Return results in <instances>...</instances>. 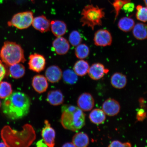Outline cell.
Segmentation results:
<instances>
[{
	"mask_svg": "<svg viewBox=\"0 0 147 147\" xmlns=\"http://www.w3.org/2000/svg\"><path fill=\"white\" fill-rule=\"evenodd\" d=\"M31 105L28 95L22 92H14L4 99L1 105L2 110L7 118L18 120L28 115Z\"/></svg>",
	"mask_w": 147,
	"mask_h": 147,
	"instance_id": "cell-1",
	"label": "cell"
},
{
	"mask_svg": "<svg viewBox=\"0 0 147 147\" xmlns=\"http://www.w3.org/2000/svg\"><path fill=\"white\" fill-rule=\"evenodd\" d=\"M1 136L7 147H28L36 138L34 128L28 124L24 126L21 131L13 129L8 126H5L1 130Z\"/></svg>",
	"mask_w": 147,
	"mask_h": 147,
	"instance_id": "cell-2",
	"label": "cell"
},
{
	"mask_svg": "<svg viewBox=\"0 0 147 147\" xmlns=\"http://www.w3.org/2000/svg\"><path fill=\"white\" fill-rule=\"evenodd\" d=\"M61 112L60 122L65 129L77 132L85 125V114L78 107L64 105Z\"/></svg>",
	"mask_w": 147,
	"mask_h": 147,
	"instance_id": "cell-3",
	"label": "cell"
},
{
	"mask_svg": "<svg viewBox=\"0 0 147 147\" xmlns=\"http://www.w3.org/2000/svg\"><path fill=\"white\" fill-rule=\"evenodd\" d=\"M0 58L2 61L9 66L26 61L22 48L13 42H5L0 51Z\"/></svg>",
	"mask_w": 147,
	"mask_h": 147,
	"instance_id": "cell-4",
	"label": "cell"
},
{
	"mask_svg": "<svg viewBox=\"0 0 147 147\" xmlns=\"http://www.w3.org/2000/svg\"><path fill=\"white\" fill-rule=\"evenodd\" d=\"M80 22L83 26H87L94 30L95 26L102 25V20L105 16L104 9L93 5H86L82 9Z\"/></svg>",
	"mask_w": 147,
	"mask_h": 147,
	"instance_id": "cell-5",
	"label": "cell"
},
{
	"mask_svg": "<svg viewBox=\"0 0 147 147\" xmlns=\"http://www.w3.org/2000/svg\"><path fill=\"white\" fill-rule=\"evenodd\" d=\"M34 18V13L31 11L18 13L13 16L8 25L21 30L27 29L32 25Z\"/></svg>",
	"mask_w": 147,
	"mask_h": 147,
	"instance_id": "cell-6",
	"label": "cell"
},
{
	"mask_svg": "<svg viewBox=\"0 0 147 147\" xmlns=\"http://www.w3.org/2000/svg\"><path fill=\"white\" fill-rule=\"evenodd\" d=\"M93 40L95 45L105 47L111 45L113 38L109 31L106 29H100L95 33Z\"/></svg>",
	"mask_w": 147,
	"mask_h": 147,
	"instance_id": "cell-7",
	"label": "cell"
},
{
	"mask_svg": "<svg viewBox=\"0 0 147 147\" xmlns=\"http://www.w3.org/2000/svg\"><path fill=\"white\" fill-rule=\"evenodd\" d=\"M28 66L29 69L36 73H40L45 69L46 60L41 54L34 53L29 57Z\"/></svg>",
	"mask_w": 147,
	"mask_h": 147,
	"instance_id": "cell-8",
	"label": "cell"
},
{
	"mask_svg": "<svg viewBox=\"0 0 147 147\" xmlns=\"http://www.w3.org/2000/svg\"><path fill=\"white\" fill-rule=\"evenodd\" d=\"M45 127L42 129L41 132L42 137L47 146L54 147L55 144L56 132L54 129L51 127L48 121L45 120Z\"/></svg>",
	"mask_w": 147,
	"mask_h": 147,
	"instance_id": "cell-9",
	"label": "cell"
},
{
	"mask_svg": "<svg viewBox=\"0 0 147 147\" xmlns=\"http://www.w3.org/2000/svg\"><path fill=\"white\" fill-rule=\"evenodd\" d=\"M78 107L83 111H89L93 109L95 100L92 95L89 93L82 94L77 100Z\"/></svg>",
	"mask_w": 147,
	"mask_h": 147,
	"instance_id": "cell-10",
	"label": "cell"
},
{
	"mask_svg": "<svg viewBox=\"0 0 147 147\" xmlns=\"http://www.w3.org/2000/svg\"><path fill=\"white\" fill-rule=\"evenodd\" d=\"M102 110L107 115L114 117L118 115L121 110V106L118 101L109 98L104 101L102 105Z\"/></svg>",
	"mask_w": 147,
	"mask_h": 147,
	"instance_id": "cell-11",
	"label": "cell"
},
{
	"mask_svg": "<svg viewBox=\"0 0 147 147\" xmlns=\"http://www.w3.org/2000/svg\"><path fill=\"white\" fill-rule=\"evenodd\" d=\"M109 70L106 69L103 64L100 63H94L89 67L88 74L92 80H97L103 78L104 75L109 72Z\"/></svg>",
	"mask_w": 147,
	"mask_h": 147,
	"instance_id": "cell-12",
	"label": "cell"
},
{
	"mask_svg": "<svg viewBox=\"0 0 147 147\" xmlns=\"http://www.w3.org/2000/svg\"><path fill=\"white\" fill-rule=\"evenodd\" d=\"M52 46L57 54L63 55L67 54L70 49L68 41L62 36L58 37L54 40Z\"/></svg>",
	"mask_w": 147,
	"mask_h": 147,
	"instance_id": "cell-13",
	"label": "cell"
},
{
	"mask_svg": "<svg viewBox=\"0 0 147 147\" xmlns=\"http://www.w3.org/2000/svg\"><path fill=\"white\" fill-rule=\"evenodd\" d=\"M32 25L35 29L41 33L47 32L50 30V20L44 15L34 18Z\"/></svg>",
	"mask_w": 147,
	"mask_h": 147,
	"instance_id": "cell-14",
	"label": "cell"
},
{
	"mask_svg": "<svg viewBox=\"0 0 147 147\" xmlns=\"http://www.w3.org/2000/svg\"><path fill=\"white\" fill-rule=\"evenodd\" d=\"M62 74V70L58 66L53 65L49 66L46 69L45 76L49 82L55 83L61 80Z\"/></svg>",
	"mask_w": 147,
	"mask_h": 147,
	"instance_id": "cell-15",
	"label": "cell"
},
{
	"mask_svg": "<svg viewBox=\"0 0 147 147\" xmlns=\"http://www.w3.org/2000/svg\"><path fill=\"white\" fill-rule=\"evenodd\" d=\"M32 85L34 90L40 94L45 92L49 87L47 78L41 75H37L34 77Z\"/></svg>",
	"mask_w": 147,
	"mask_h": 147,
	"instance_id": "cell-16",
	"label": "cell"
},
{
	"mask_svg": "<svg viewBox=\"0 0 147 147\" xmlns=\"http://www.w3.org/2000/svg\"><path fill=\"white\" fill-rule=\"evenodd\" d=\"M51 32L55 36H62L66 34L67 30V24L61 20H55L51 22Z\"/></svg>",
	"mask_w": 147,
	"mask_h": 147,
	"instance_id": "cell-17",
	"label": "cell"
},
{
	"mask_svg": "<svg viewBox=\"0 0 147 147\" xmlns=\"http://www.w3.org/2000/svg\"><path fill=\"white\" fill-rule=\"evenodd\" d=\"M47 100V102L51 105L57 106L63 103L64 97L60 90H53L49 91L48 93Z\"/></svg>",
	"mask_w": 147,
	"mask_h": 147,
	"instance_id": "cell-18",
	"label": "cell"
},
{
	"mask_svg": "<svg viewBox=\"0 0 147 147\" xmlns=\"http://www.w3.org/2000/svg\"><path fill=\"white\" fill-rule=\"evenodd\" d=\"M112 86L116 89H121L124 88L127 84V78L126 75L119 72H116L112 75L110 78Z\"/></svg>",
	"mask_w": 147,
	"mask_h": 147,
	"instance_id": "cell-19",
	"label": "cell"
},
{
	"mask_svg": "<svg viewBox=\"0 0 147 147\" xmlns=\"http://www.w3.org/2000/svg\"><path fill=\"white\" fill-rule=\"evenodd\" d=\"M133 34L134 37L140 40L147 38V25L146 24L139 23L134 26Z\"/></svg>",
	"mask_w": 147,
	"mask_h": 147,
	"instance_id": "cell-20",
	"label": "cell"
},
{
	"mask_svg": "<svg viewBox=\"0 0 147 147\" xmlns=\"http://www.w3.org/2000/svg\"><path fill=\"white\" fill-rule=\"evenodd\" d=\"M105 113L102 110L98 108L92 110L89 115L91 122L96 125L103 123L106 119Z\"/></svg>",
	"mask_w": 147,
	"mask_h": 147,
	"instance_id": "cell-21",
	"label": "cell"
},
{
	"mask_svg": "<svg viewBox=\"0 0 147 147\" xmlns=\"http://www.w3.org/2000/svg\"><path fill=\"white\" fill-rule=\"evenodd\" d=\"M72 142L75 147H86L89 144V137L84 132H79L73 136Z\"/></svg>",
	"mask_w": 147,
	"mask_h": 147,
	"instance_id": "cell-22",
	"label": "cell"
},
{
	"mask_svg": "<svg viewBox=\"0 0 147 147\" xmlns=\"http://www.w3.org/2000/svg\"><path fill=\"white\" fill-rule=\"evenodd\" d=\"M9 73L13 78L18 79L22 78L25 73L24 66L21 63H16L9 66Z\"/></svg>",
	"mask_w": 147,
	"mask_h": 147,
	"instance_id": "cell-23",
	"label": "cell"
},
{
	"mask_svg": "<svg viewBox=\"0 0 147 147\" xmlns=\"http://www.w3.org/2000/svg\"><path fill=\"white\" fill-rule=\"evenodd\" d=\"M89 67V63L87 61L81 59L74 64L73 70L78 76L82 77L87 74Z\"/></svg>",
	"mask_w": 147,
	"mask_h": 147,
	"instance_id": "cell-24",
	"label": "cell"
},
{
	"mask_svg": "<svg viewBox=\"0 0 147 147\" xmlns=\"http://www.w3.org/2000/svg\"><path fill=\"white\" fill-rule=\"evenodd\" d=\"M135 25V21L130 17L122 18L119 20L118 23L119 29L123 32H126L131 30Z\"/></svg>",
	"mask_w": 147,
	"mask_h": 147,
	"instance_id": "cell-25",
	"label": "cell"
},
{
	"mask_svg": "<svg viewBox=\"0 0 147 147\" xmlns=\"http://www.w3.org/2000/svg\"><path fill=\"white\" fill-rule=\"evenodd\" d=\"M63 80L66 84L73 85L76 83L78 80V75L74 71L70 69L65 70L62 74Z\"/></svg>",
	"mask_w": 147,
	"mask_h": 147,
	"instance_id": "cell-26",
	"label": "cell"
},
{
	"mask_svg": "<svg viewBox=\"0 0 147 147\" xmlns=\"http://www.w3.org/2000/svg\"><path fill=\"white\" fill-rule=\"evenodd\" d=\"M90 49L85 44H80L76 46L75 49V55L77 58L80 59L87 58L90 54Z\"/></svg>",
	"mask_w": 147,
	"mask_h": 147,
	"instance_id": "cell-27",
	"label": "cell"
},
{
	"mask_svg": "<svg viewBox=\"0 0 147 147\" xmlns=\"http://www.w3.org/2000/svg\"><path fill=\"white\" fill-rule=\"evenodd\" d=\"M12 93V86L9 83L2 81L0 83V98L4 99Z\"/></svg>",
	"mask_w": 147,
	"mask_h": 147,
	"instance_id": "cell-28",
	"label": "cell"
},
{
	"mask_svg": "<svg viewBox=\"0 0 147 147\" xmlns=\"http://www.w3.org/2000/svg\"><path fill=\"white\" fill-rule=\"evenodd\" d=\"M69 41L74 47L80 45L82 42V38L80 33L77 30L72 31L69 35Z\"/></svg>",
	"mask_w": 147,
	"mask_h": 147,
	"instance_id": "cell-29",
	"label": "cell"
},
{
	"mask_svg": "<svg viewBox=\"0 0 147 147\" xmlns=\"http://www.w3.org/2000/svg\"><path fill=\"white\" fill-rule=\"evenodd\" d=\"M136 18L137 19L143 22H147V7H143L138 5L136 7Z\"/></svg>",
	"mask_w": 147,
	"mask_h": 147,
	"instance_id": "cell-30",
	"label": "cell"
},
{
	"mask_svg": "<svg viewBox=\"0 0 147 147\" xmlns=\"http://www.w3.org/2000/svg\"><path fill=\"white\" fill-rule=\"evenodd\" d=\"M131 0H114L112 3L114 9L115 13V21L117 20L119 15V12L124 5L127 3L131 1Z\"/></svg>",
	"mask_w": 147,
	"mask_h": 147,
	"instance_id": "cell-31",
	"label": "cell"
},
{
	"mask_svg": "<svg viewBox=\"0 0 147 147\" xmlns=\"http://www.w3.org/2000/svg\"><path fill=\"white\" fill-rule=\"evenodd\" d=\"M131 143L129 142L122 143L118 140H115L110 143L108 147H131Z\"/></svg>",
	"mask_w": 147,
	"mask_h": 147,
	"instance_id": "cell-32",
	"label": "cell"
},
{
	"mask_svg": "<svg viewBox=\"0 0 147 147\" xmlns=\"http://www.w3.org/2000/svg\"><path fill=\"white\" fill-rule=\"evenodd\" d=\"M135 8V4L130 1L125 4L122 9L126 13L129 14L133 11Z\"/></svg>",
	"mask_w": 147,
	"mask_h": 147,
	"instance_id": "cell-33",
	"label": "cell"
},
{
	"mask_svg": "<svg viewBox=\"0 0 147 147\" xmlns=\"http://www.w3.org/2000/svg\"><path fill=\"white\" fill-rule=\"evenodd\" d=\"M7 71L5 66L0 61V83L4 78L6 74Z\"/></svg>",
	"mask_w": 147,
	"mask_h": 147,
	"instance_id": "cell-34",
	"label": "cell"
},
{
	"mask_svg": "<svg viewBox=\"0 0 147 147\" xmlns=\"http://www.w3.org/2000/svg\"><path fill=\"white\" fill-rule=\"evenodd\" d=\"M146 113L144 109L139 110L137 115V118L139 121H142L146 117Z\"/></svg>",
	"mask_w": 147,
	"mask_h": 147,
	"instance_id": "cell-35",
	"label": "cell"
},
{
	"mask_svg": "<svg viewBox=\"0 0 147 147\" xmlns=\"http://www.w3.org/2000/svg\"><path fill=\"white\" fill-rule=\"evenodd\" d=\"M43 139L42 140H40L39 141H38L36 145L38 147H42V146H47V145H46L44 141H43Z\"/></svg>",
	"mask_w": 147,
	"mask_h": 147,
	"instance_id": "cell-36",
	"label": "cell"
},
{
	"mask_svg": "<svg viewBox=\"0 0 147 147\" xmlns=\"http://www.w3.org/2000/svg\"><path fill=\"white\" fill-rule=\"evenodd\" d=\"M62 147H75V145L74 144L73 142H67L64 144Z\"/></svg>",
	"mask_w": 147,
	"mask_h": 147,
	"instance_id": "cell-37",
	"label": "cell"
},
{
	"mask_svg": "<svg viewBox=\"0 0 147 147\" xmlns=\"http://www.w3.org/2000/svg\"><path fill=\"white\" fill-rule=\"evenodd\" d=\"M0 147H7L6 144L3 142L0 143Z\"/></svg>",
	"mask_w": 147,
	"mask_h": 147,
	"instance_id": "cell-38",
	"label": "cell"
},
{
	"mask_svg": "<svg viewBox=\"0 0 147 147\" xmlns=\"http://www.w3.org/2000/svg\"><path fill=\"white\" fill-rule=\"evenodd\" d=\"M143 1H144L145 4L146 5V7H147V0H143Z\"/></svg>",
	"mask_w": 147,
	"mask_h": 147,
	"instance_id": "cell-39",
	"label": "cell"
},
{
	"mask_svg": "<svg viewBox=\"0 0 147 147\" xmlns=\"http://www.w3.org/2000/svg\"><path fill=\"white\" fill-rule=\"evenodd\" d=\"M1 105H2L1 102V101L0 100V107H1Z\"/></svg>",
	"mask_w": 147,
	"mask_h": 147,
	"instance_id": "cell-40",
	"label": "cell"
},
{
	"mask_svg": "<svg viewBox=\"0 0 147 147\" xmlns=\"http://www.w3.org/2000/svg\"><path fill=\"white\" fill-rule=\"evenodd\" d=\"M90 1H91V0H90Z\"/></svg>",
	"mask_w": 147,
	"mask_h": 147,
	"instance_id": "cell-41",
	"label": "cell"
}]
</instances>
